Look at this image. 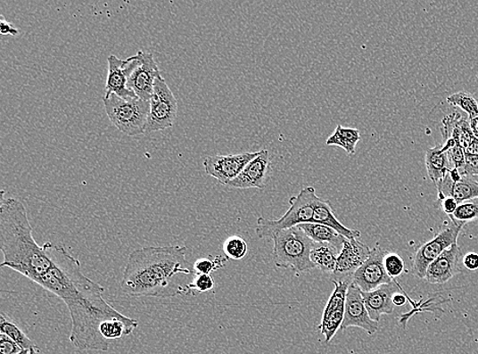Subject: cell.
Masks as SVG:
<instances>
[{
    "label": "cell",
    "instance_id": "cell-1",
    "mask_svg": "<svg viewBox=\"0 0 478 354\" xmlns=\"http://www.w3.org/2000/svg\"><path fill=\"white\" fill-rule=\"evenodd\" d=\"M53 268L36 283L66 304L70 316V342L81 351H107L110 342L100 332L107 324L126 320L103 299L105 289L82 272L80 260L62 245L45 243Z\"/></svg>",
    "mask_w": 478,
    "mask_h": 354
},
{
    "label": "cell",
    "instance_id": "cell-2",
    "mask_svg": "<svg viewBox=\"0 0 478 354\" xmlns=\"http://www.w3.org/2000/svg\"><path fill=\"white\" fill-rule=\"evenodd\" d=\"M187 247L182 245L147 246L128 256L120 290L133 297H174L188 294L185 286L171 284L177 275H190L185 267Z\"/></svg>",
    "mask_w": 478,
    "mask_h": 354
},
{
    "label": "cell",
    "instance_id": "cell-3",
    "mask_svg": "<svg viewBox=\"0 0 478 354\" xmlns=\"http://www.w3.org/2000/svg\"><path fill=\"white\" fill-rule=\"evenodd\" d=\"M0 250L4 253L2 268L34 283L52 270L53 260L45 244L35 242L24 203L12 197L5 200L4 190L0 204Z\"/></svg>",
    "mask_w": 478,
    "mask_h": 354
},
{
    "label": "cell",
    "instance_id": "cell-4",
    "mask_svg": "<svg viewBox=\"0 0 478 354\" xmlns=\"http://www.w3.org/2000/svg\"><path fill=\"white\" fill-rule=\"evenodd\" d=\"M273 240V259L276 268L293 270L298 276L317 268L310 259L311 251L317 243L298 226L277 232Z\"/></svg>",
    "mask_w": 478,
    "mask_h": 354
},
{
    "label": "cell",
    "instance_id": "cell-5",
    "mask_svg": "<svg viewBox=\"0 0 478 354\" xmlns=\"http://www.w3.org/2000/svg\"><path fill=\"white\" fill-rule=\"evenodd\" d=\"M107 117L116 128L128 136L145 134L150 103L139 97L123 98L116 95L103 98Z\"/></svg>",
    "mask_w": 478,
    "mask_h": 354
},
{
    "label": "cell",
    "instance_id": "cell-6",
    "mask_svg": "<svg viewBox=\"0 0 478 354\" xmlns=\"http://www.w3.org/2000/svg\"><path fill=\"white\" fill-rule=\"evenodd\" d=\"M318 198L313 187L303 188L299 194L290 198V208L282 218L269 219L260 217L257 218L256 235L261 239H273L277 232L311 223Z\"/></svg>",
    "mask_w": 478,
    "mask_h": 354
},
{
    "label": "cell",
    "instance_id": "cell-7",
    "mask_svg": "<svg viewBox=\"0 0 478 354\" xmlns=\"http://www.w3.org/2000/svg\"><path fill=\"white\" fill-rule=\"evenodd\" d=\"M149 103L150 112L145 134L166 130L174 126L177 113V102L162 76L155 80L152 96Z\"/></svg>",
    "mask_w": 478,
    "mask_h": 354
},
{
    "label": "cell",
    "instance_id": "cell-8",
    "mask_svg": "<svg viewBox=\"0 0 478 354\" xmlns=\"http://www.w3.org/2000/svg\"><path fill=\"white\" fill-rule=\"evenodd\" d=\"M463 226L456 223L442 226L430 242L418 247L412 259V273L419 279H424L427 268L437 259L442 252L457 244Z\"/></svg>",
    "mask_w": 478,
    "mask_h": 354
},
{
    "label": "cell",
    "instance_id": "cell-9",
    "mask_svg": "<svg viewBox=\"0 0 478 354\" xmlns=\"http://www.w3.org/2000/svg\"><path fill=\"white\" fill-rule=\"evenodd\" d=\"M388 252L376 244L371 250L369 258L354 274L352 284L358 287L362 292H370L394 281L385 272L383 266V259Z\"/></svg>",
    "mask_w": 478,
    "mask_h": 354
},
{
    "label": "cell",
    "instance_id": "cell-10",
    "mask_svg": "<svg viewBox=\"0 0 478 354\" xmlns=\"http://www.w3.org/2000/svg\"><path fill=\"white\" fill-rule=\"evenodd\" d=\"M259 152H244L230 155H210L203 161L204 171L221 184L227 185L242 173L250 161L259 157Z\"/></svg>",
    "mask_w": 478,
    "mask_h": 354
},
{
    "label": "cell",
    "instance_id": "cell-11",
    "mask_svg": "<svg viewBox=\"0 0 478 354\" xmlns=\"http://www.w3.org/2000/svg\"><path fill=\"white\" fill-rule=\"evenodd\" d=\"M332 282L334 289L325 308L323 321L318 325L320 334L324 335L326 343L332 342L344 321L347 292L351 284V282L348 281Z\"/></svg>",
    "mask_w": 478,
    "mask_h": 354
},
{
    "label": "cell",
    "instance_id": "cell-12",
    "mask_svg": "<svg viewBox=\"0 0 478 354\" xmlns=\"http://www.w3.org/2000/svg\"><path fill=\"white\" fill-rule=\"evenodd\" d=\"M136 55L138 58V65L128 75V87L136 96L150 102L155 80L161 76V70L157 67L152 54L140 51Z\"/></svg>",
    "mask_w": 478,
    "mask_h": 354
},
{
    "label": "cell",
    "instance_id": "cell-13",
    "mask_svg": "<svg viewBox=\"0 0 478 354\" xmlns=\"http://www.w3.org/2000/svg\"><path fill=\"white\" fill-rule=\"evenodd\" d=\"M378 325H380L378 322L371 320L361 290L351 283L347 292L345 317L340 331L356 327L366 331L369 336H373L377 332Z\"/></svg>",
    "mask_w": 478,
    "mask_h": 354
},
{
    "label": "cell",
    "instance_id": "cell-14",
    "mask_svg": "<svg viewBox=\"0 0 478 354\" xmlns=\"http://www.w3.org/2000/svg\"><path fill=\"white\" fill-rule=\"evenodd\" d=\"M370 252L369 247L362 243L359 239H347L339 253L332 281L352 283L354 274L369 258Z\"/></svg>",
    "mask_w": 478,
    "mask_h": 354
},
{
    "label": "cell",
    "instance_id": "cell-15",
    "mask_svg": "<svg viewBox=\"0 0 478 354\" xmlns=\"http://www.w3.org/2000/svg\"><path fill=\"white\" fill-rule=\"evenodd\" d=\"M107 63H109V75H107L104 95H116L123 98L137 97L128 87V75L138 65L137 55L120 60L118 56L111 54L107 58Z\"/></svg>",
    "mask_w": 478,
    "mask_h": 354
},
{
    "label": "cell",
    "instance_id": "cell-16",
    "mask_svg": "<svg viewBox=\"0 0 478 354\" xmlns=\"http://www.w3.org/2000/svg\"><path fill=\"white\" fill-rule=\"evenodd\" d=\"M462 260L458 244L449 247L427 268L424 280L433 285L445 284L461 272Z\"/></svg>",
    "mask_w": 478,
    "mask_h": 354
},
{
    "label": "cell",
    "instance_id": "cell-17",
    "mask_svg": "<svg viewBox=\"0 0 478 354\" xmlns=\"http://www.w3.org/2000/svg\"><path fill=\"white\" fill-rule=\"evenodd\" d=\"M270 165L268 151H260L259 157L250 161L242 173L227 186L237 189L266 187L267 176Z\"/></svg>",
    "mask_w": 478,
    "mask_h": 354
},
{
    "label": "cell",
    "instance_id": "cell-18",
    "mask_svg": "<svg viewBox=\"0 0 478 354\" xmlns=\"http://www.w3.org/2000/svg\"><path fill=\"white\" fill-rule=\"evenodd\" d=\"M401 292V287L394 280L390 284H384L370 292H362L364 302L371 320L380 323L383 315H391L394 310L392 296Z\"/></svg>",
    "mask_w": 478,
    "mask_h": 354
},
{
    "label": "cell",
    "instance_id": "cell-19",
    "mask_svg": "<svg viewBox=\"0 0 478 354\" xmlns=\"http://www.w3.org/2000/svg\"><path fill=\"white\" fill-rule=\"evenodd\" d=\"M311 223L330 226V228L337 231L342 236L349 240L359 239L361 236L360 231L349 229L344 225H342L334 216V210L332 208L331 202L321 200V198H318L316 209H314Z\"/></svg>",
    "mask_w": 478,
    "mask_h": 354
},
{
    "label": "cell",
    "instance_id": "cell-20",
    "mask_svg": "<svg viewBox=\"0 0 478 354\" xmlns=\"http://www.w3.org/2000/svg\"><path fill=\"white\" fill-rule=\"evenodd\" d=\"M425 167L427 175L434 185H437L451 171L452 167L449 164L447 146L444 144L430 148L426 152Z\"/></svg>",
    "mask_w": 478,
    "mask_h": 354
},
{
    "label": "cell",
    "instance_id": "cell-21",
    "mask_svg": "<svg viewBox=\"0 0 478 354\" xmlns=\"http://www.w3.org/2000/svg\"><path fill=\"white\" fill-rule=\"evenodd\" d=\"M301 229L307 236L317 243H327L334 247L335 250L341 252L342 245H344L347 238L342 236L337 231L330 228V226L316 224L306 223L297 226Z\"/></svg>",
    "mask_w": 478,
    "mask_h": 354
},
{
    "label": "cell",
    "instance_id": "cell-22",
    "mask_svg": "<svg viewBox=\"0 0 478 354\" xmlns=\"http://www.w3.org/2000/svg\"><path fill=\"white\" fill-rule=\"evenodd\" d=\"M339 253L340 251L331 244L316 243L311 251L310 259L313 265L320 271L333 275Z\"/></svg>",
    "mask_w": 478,
    "mask_h": 354
},
{
    "label": "cell",
    "instance_id": "cell-23",
    "mask_svg": "<svg viewBox=\"0 0 478 354\" xmlns=\"http://www.w3.org/2000/svg\"><path fill=\"white\" fill-rule=\"evenodd\" d=\"M361 139L360 131L353 128H346L342 125L335 127V130L326 139V145L342 148L349 155L356 153V145Z\"/></svg>",
    "mask_w": 478,
    "mask_h": 354
},
{
    "label": "cell",
    "instance_id": "cell-24",
    "mask_svg": "<svg viewBox=\"0 0 478 354\" xmlns=\"http://www.w3.org/2000/svg\"><path fill=\"white\" fill-rule=\"evenodd\" d=\"M449 197H453L459 204L478 198V182L470 177L463 176L460 180L453 181Z\"/></svg>",
    "mask_w": 478,
    "mask_h": 354
},
{
    "label": "cell",
    "instance_id": "cell-25",
    "mask_svg": "<svg viewBox=\"0 0 478 354\" xmlns=\"http://www.w3.org/2000/svg\"><path fill=\"white\" fill-rule=\"evenodd\" d=\"M0 333L9 336L23 350H30L32 347L36 346L32 340L21 330L19 325L14 324L11 318L6 317L4 313L0 316Z\"/></svg>",
    "mask_w": 478,
    "mask_h": 354
},
{
    "label": "cell",
    "instance_id": "cell-26",
    "mask_svg": "<svg viewBox=\"0 0 478 354\" xmlns=\"http://www.w3.org/2000/svg\"><path fill=\"white\" fill-rule=\"evenodd\" d=\"M449 105L454 106L463 112H466L469 119L478 116V103L473 95L468 92H458L447 98Z\"/></svg>",
    "mask_w": 478,
    "mask_h": 354
},
{
    "label": "cell",
    "instance_id": "cell-27",
    "mask_svg": "<svg viewBox=\"0 0 478 354\" xmlns=\"http://www.w3.org/2000/svg\"><path fill=\"white\" fill-rule=\"evenodd\" d=\"M223 251L227 259L241 260L247 256L248 244L241 236H231L226 240Z\"/></svg>",
    "mask_w": 478,
    "mask_h": 354
},
{
    "label": "cell",
    "instance_id": "cell-28",
    "mask_svg": "<svg viewBox=\"0 0 478 354\" xmlns=\"http://www.w3.org/2000/svg\"><path fill=\"white\" fill-rule=\"evenodd\" d=\"M449 218L453 223L463 226L470 222H474L478 219V204L474 202L460 203L454 214Z\"/></svg>",
    "mask_w": 478,
    "mask_h": 354
},
{
    "label": "cell",
    "instance_id": "cell-29",
    "mask_svg": "<svg viewBox=\"0 0 478 354\" xmlns=\"http://www.w3.org/2000/svg\"><path fill=\"white\" fill-rule=\"evenodd\" d=\"M227 259L221 257L212 258L211 256L207 258L199 259L193 265V274L195 275H211L213 272H217L219 268H223L226 266Z\"/></svg>",
    "mask_w": 478,
    "mask_h": 354
},
{
    "label": "cell",
    "instance_id": "cell-30",
    "mask_svg": "<svg viewBox=\"0 0 478 354\" xmlns=\"http://www.w3.org/2000/svg\"><path fill=\"white\" fill-rule=\"evenodd\" d=\"M385 272L388 273L390 278L395 280L405 272V263L401 257L397 253L388 252L383 259Z\"/></svg>",
    "mask_w": 478,
    "mask_h": 354
},
{
    "label": "cell",
    "instance_id": "cell-31",
    "mask_svg": "<svg viewBox=\"0 0 478 354\" xmlns=\"http://www.w3.org/2000/svg\"><path fill=\"white\" fill-rule=\"evenodd\" d=\"M214 286H216V282L211 275H195L190 284L185 285V289L188 294H192L193 292L205 293L210 292Z\"/></svg>",
    "mask_w": 478,
    "mask_h": 354
},
{
    "label": "cell",
    "instance_id": "cell-32",
    "mask_svg": "<svg viewBox=\"0 0 478 354\" xmlns=\"http://www.w3.org/2000/svg\"><path fill=\"white\" fill-rule=\"evenodd\" d=\"M21 350H24L9 336L0 334V354H19Z\"/></svg>",
    "mask_w": 478,
    "mask_h": 354
},
{
    "label": "cell",
    "instance_id": "cell-33",
    "mask_svg": "<svg viewBox=\"0 0 478 354\" xmlns=\"http://www.w3.org/2000/svg\"><path fill=\"white\" fill-rule=\"evenodd\" d=\"M462 176L470 177H478V155L466 154V165L460 171Z\"/></svg>",
    "mask_w": 478,
    "mask_h": 354
},
{
    "label": "cell",
    "instance_id": "cell-34",
    "mask_svg": "<svg viewBox=\"0 0 478 354\" xmlns=\"http://www.w3.org/2000/svg\"><path fill=\"white\" fill-rule=\"evenodd\" d=\"M441 202V209L445 212L446 215L452 216L454 211L458 208L459 203L457 202L453 197H446L445 200H442Z\"/></svg>",
    "mask_w": 478,
    "mask_h": 354
},
{
    "label": "cell",
    "instance_id": "cell-35",
    "mask_svg": "<svg viewBox=\"0 0 478 354\" xmlns=\"http://www.w3.org/2000/svg\"><path fill=\"white\" fill-rule=\"evenodd\" d=\"M463 265L469 271L478 270V253L469 252L463 258Z\"/></svg>",
    "mask_w": 478,
    "mask_h": 354
},
{
    "label": "cell",
    "instance_id": "cell-36",
    "mask_svg": "<svg viewBox=\"0 0 478 354\" xmlns=\"http://www.w3.org/2000/svg\"><path fill=\"white\" fill-rule=\"evenodd\" d=\"M0 32L2 35H11V37H17L19 34L17 28L7 22L4 16H0Z\"/></svg>",
    "mask_w": 478,
    "mask_h": 354
},
{
    "label": "cell",
    "instance_id": "cell-37",
    "mask_svg": "<svg viewBox=\"0 0 478 354\" xmlns=\"http://www.w3.org/2000/svg\"><path fill=\"white\" fill-rule=\"evenodd\" d=\"M407 300H408L407 299V296L405 294H402L401 292H398L394 296H392V303H394L395 307L405 306Z\"/></svg>",
    "mask_w": 478,
    "mask_h": 354
},
{
    "label": "cell",
    "instance_id": "cell-38",
    "mask_svg": "<svg viewBox=\"0 0 478 354\" xmlns=\"http://www.w3.org/2000/svg\"><path fill=\"white\" fill-rule=\"evenodd\" d=\"M470 128L473 130L474 136L478 139V116L474 119H469Z\"/></svg>",
    "mask_w": 478,
    "mask_h": 354
},
{
    "label": "cell",
    "instance_id": "cell-39",
    "mask_svg": "<svg viewBox=\"0 0 478 354\" xmlns=\"http://www.w3.org/2000/svg\"><path fill=\"white\" fill-rule=\"evenodd\" d=\"M29 354H39V349L37 346L32 347L30 350H29Z\"/></svg>",
    "mask_w": 478,
    "mask_h": 354
},
{
    "label": "cell",
    "instance_id": "cell-40",
    "mask_svg": "<svg viewBox=\"0 0 478 354\" xmlns=\"http://www.w3.org/2000/svg\"><path fill=\"white\" fill-rule=\"evenodd\" d=\"M29 350H21V352H20L19 354H29Z\"/></svg>",
    "mask_w": 478,
    "mask_h": 354
}]
</instances>
